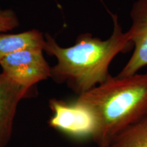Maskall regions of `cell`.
<instances>
[{
    "instance_id": "cell-2",
    "label": "cell",
    "mask_w": 147,
    "mask_h": 147,
    "mask_svg": "<svg viewBox=\"0 0 147 147\" xmlns=\"http://www.w3.org/2000/svg\"><path fill=\"white\" fill-rule=\"evenodd\" d=\"M77 100L93 113L96 127L92 140L106 147L126 129L147 117V72L110 76Z\"/></svg>"
},
{
    "instance_id": "cell-9",
    "label": "cell",
    "mask_w": 147,
    "mask_h": 147,
    "mask_svg": "<svg viewBox=\"0 0 147 147\" xmlns=\"http://www.w3.org/2000/svg\"><path fill=\"white\" fill-rule=\"evenodd\" d=\"M18 25L19 21L13 10L0 8V33L12 30Z\"/></svg>"
},
{
    "instance_id": "cell-6",
    "label": "cell",
    "mask_w": 147,
    "mask_h": 147,
    "mask_svg": "<svg viewBox=\"0 0 147 147\" xmlns=\"http://www.w3.org/2000/svg\"><path fill=\"white\" fill-rule=\"evenodd\" d=\"M30 91L0 73V147L10 141L18 104Z\"/></svg>"
},
{
    "instance_id": "cell-8",
    "label": "cell",
    "mask_w": 147,
    "mask_h": 147,
    "mask_svg": "<svg viewBox=\"0 0 147 147\" xmlns=\"http://www.w3.org/2000/svg\"><path fill=\"white\" fill-rule=\"evenodd\" d=\"M106 147H147V117L119 134Z\"/></svg>"
},
{
    "instance_id": "cell-7",
    "label": "cell",
    "mask_w": 147,
    "mask_h": 147,
    "mask_svg": "<svg viewBox=\"0 0 147 147\" xmlns=\"http://www.w3.org/2000/svg\"><path fill=\"white\" fill-rule=\"evenodd\" d=\"M45 44L43 34L37 29L19 34H0V59L12 53L30 49H42Z\"/></svg>"
},
{
    "instance_id": "cell-5",
    "label": "cell",
    "mask_w": 147,
    "mask_h": 147,
    "mask_svg": "<svg viewBox=\"0 0 147 147\" xmlns=\"http://www.w3.org/2000/svg\"><path fill=\"white\" fill-rule=\"evenodd\" d=\"M130 17L132 23L127 33L134 50L131 57L117 75L119 77L132 76L147 65V0H137L134 3Z\"/></svg>"
},
{
    "instance_id": "cell-3",
    "label": "cell",
    "mask_w": 147,
    "mask_h": 147,
    "mask_svg": "<svg viewBox=\"0 0 147 147\" xmlns=\"http://www.w3.org/2000/svg\"><path fill=\"white\" fill-rule=\"evenodd\" d=\"M53 113L49 125L62 133L77 139H92L96 122L91 110L77 100L67 102L53 98L49 102Z\"/></svg>"
},
{
    "instance_id": "cell-1",
    "label": "cell",
    "mask_w": 147,
    "mask_h": 147,
    "mask_svg": "<svg viewBox=\"0 0 147 147\" xmlns=\"http://www.w3.org/2000/svg\"><path fill=\"white\" fill-rule=\"evenodd\" d=\"M113 29L105 40L89 33L78 36L73 46L63 47L46 34L44 51L57 59L51 67V78L58 84L65 83L80 95L107 80L109 66L117 55L134 47L127 32H124L118 16L110 12Z\"/></svg>"
},
{
    "instance_id": "cell-4",
    "label": "cell",
    "mask_w": 147,
    "mask_h": 147,
    "mask_svg": "<svg viewBox=\"0 0 147 147\" xmlns=\"http://www.w3.org/2000/svg\"><path fill=\"white\" fill-rule=\"evenodd\" d=\"M42 49H30L12 53L0 59L2 73L20 85L32 89L51 76V67Z\"/></svg>"
}]
</instances>
